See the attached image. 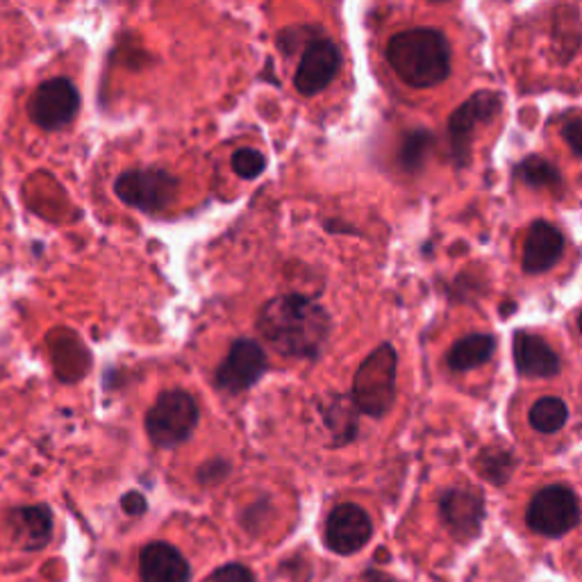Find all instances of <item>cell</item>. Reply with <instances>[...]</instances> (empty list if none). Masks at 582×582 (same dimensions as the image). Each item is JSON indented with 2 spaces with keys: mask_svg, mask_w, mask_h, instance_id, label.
Segmentation results:
<instances>
[{
  "mask_svg": "<svg viewBox=\"0 0 582 582\" xmlns=\"http://www.w3.org/2000/svg\"><path fill=\"white\" fill-rule=\"evenodd\" d=\"M257 330L281 356L313 360L330 337V317L317 300L285 294L262 307Z\"/></svg>",
  "mask_w": 582,
  "mask_h": 582,
  "instance_id": "cell-1",
  "label": "cell"
},
{
  "mask_svg": "<svg viewBox=\"0 0 582 582\" xmlns=\"http://www.w3.org/2000/svg\"><path fill=\"white\" fill-rule=\"evenodd\" d=\"M384 57L401 81L414 89L437 87L451 75V46L446 36L433 28L394 34Z\"/></svg>",
  "mask_w": 582,
  "mask_h": 582,
  "instance_id": "cell-2",
  "label": "cell"
},
{
  "mask_svg": "<svg viewBox=\"0 0 582 582\" xmlns=\"http://www.w3.org/2000/svg\"><path fill=\"white\" fill-rule=\"evenodd\" d=\"M180 178L162 167L126 169L114 180V193L124 205L141 214H160L173 205Z\"/></svg>",
  "mask_w": 582,
  "mask_h": 582,
  "instance_id": "cell-3",
  "label": "cell"
},
{
  "mask_svg": "<svg viewBox=\"0 0 582 582\" xmlns=\"http://www.w3.org/2000/svg\"><path fill=\"white\" fill-rule=\"evenodd\" d=\"M396 351L390 343L378 346L360 364L353 380V401L369 416H384L396 399Z\"/></svg>",
  "mask_w": 582,
  "mask_h": 582,
  "instance_id": "cell-4",
  "label": "cell"
},
{
  "mask_svg": "<svg viewBox=\"0 0 582 582\" xmlns=\"http://www.w3.org/2000/svg\"><path fill=\"white\" fill-rule=\"evenodd\" d=\"M83 109V96L66 75H55L39 83L25 103L28 119L44 133L66 130Z\"/></svg>",
  "mask_w": 582,
  "mask_h": 582,
  "instance_id": "cell-5",
  "label": "cell"
},
{
  "mask_svg": "<svg viewBox=\"0 0 582 582\" xmlns=\"http://www.w3.org/2000/svg\"><path fill=\"white\" fill-rule=\"evenodd\" d=\"M199 425V405L184 390L162 392L146 414V433L160 448L184 444Z\"/></svg>",
  "mask_w": 582,
  "mask_h": 582,
  "instance_id": "cell-6",
  "label": "cell"
},
{
  "mask_svg": "<svg viewBox=\"0 0 582 582\" xmlns=\"http://www.w3.org/2000/svg\"><path fill=\"white\" fill-rule=\"evenodd\" d=\"M341 51L330 36L315 34L300 51L294 73V89L303 98H315L326 92L341 71Z\"/></svg>",
  "mask_w": 582,
  "mask_h": 582,
  "instance_id": "cell-7",
  "label": "cell"
},
{
  "mask_svg": "<svg viewBox=\"0 0 582 582\" xmlns=\"http://www.w3.org/2000/svg\"><path fill=\"white\" fill-rule=\"evenodd\" d=\"M526 521L537 535L562 537L580 523V502L569 487L551 485L530 500Z\"/></svg>",
  "mask_w": 582,
  "mask_h": 582,
  "instance_id": "cell-8",
  "label": "cell"
},
{
  "mask_svg": "<svg viewBox=\"0 0 582 582\" xmlns=\"http://www.w3.org/2000/svg\"><path fill=\"white\" fill-rule=\"evenodd\" d=\"M502 98L496 92L483 89L474 94L467 103H462L448 119V139H451V150H453V160L455 165L464 167L469 162V152H472V139L474 133L496 119L500 112Z\"/></svg>",
  "mask_w": 582,
  "mask_h": 582,
  "instance_id": "cell-9",
  "label": "cell"
},
{
  "mask_svg": "<svg viewBox=\"0 0 582 582\" xmlns=\"http://www.w3.org/2000/svg\"><path fill=\"white\" fill-rule=\"evenodd\" d=\"M268 360L262 346L253 339H237L230 346L227 356L219 364L214 380L216 387L227 394H242L253 387L266 371Z\"/></svg>",
  "mask_w": 582,
  "mask_h": 582,
  "instance_id": "cell-10",
  "label": "cell"
},
{
  "mask_svg": "<svg viewBox=\"0 0 582 582\" xmlns=\"http://www.w3.org/2000/svg\"><path fill=\"white\" fill-rule=\"evenodd\" d=\"M373 523L356 502H341L326 523V547L337 555H353L369 544Z\"/></svg>",
  "mask_w": 582,
  "mask_h": 582,
  "instance_id": "cell-11",
  "label": "cell"
},
{
  "mask_svg": "<svg viewBox=\"0 0 582 582\" xmlns=\"http://www.w3.org/2000/svg\"><path fill=\"white\" fill-rule=\"evenodd\" d=\"M440 512H442L446 528L455 537L472 539L480 530V523L485 517V502L476 489L455 487L442 496Z\"/></svg>",
  "mask_w": 582,
  "mask_h": 582,
  "instance_id": "cell-12",
  "label": "cell"
},
{
  "mask_svg": "<svg viewBox=\"0 0 582 582\" xmlns=\"http://www.w3.org/2000/svg\"><path fill=\"white\" fill-rule=\"evenodd\" d=\"M564 253L562 232L549 221H535L523 244V271L526 274H544L553 268Z\"/></svg>",
  "mask_w": 582,
  "mask_h": 582,
  "instance_id": "cell-13",
  "label": "cell"
},
{
  "mask_svg": "<svg viewBox=\"0 0 582 582\" xmlns=\"http://www.w3.org/2000/svg\"><path fill=\"white\" fill-rule=\"evenodd\" d=\"M139 578L141 582H189L191 569L176 547L152 541L139 553Z\"/></svg>",
  "mask_w": 582,
  "mask_h": 582,
  "instance_id": "cell-14",
  "label": "cell"
},
{
  "mask_svg": "<svg viewBox=\"0 0 582 582\" xmlns=\"http://www.w3.org/2000/svg\"><path fill=\"white\" fill-rule=\"evenodd\" d=\"M12 541L23 551L44 549L53 535V512L46 506L17 508L8 515Z\"/></svg>",
  "mask_w": 582,
  "mask_h": 582,
  "instance_id": "cell-15",
  "label": "cell"
},
{
  "mask_svg": "<svg viewBox=\"0 0 582 582\" xmlns=\"http://www.w3.org/2000/svg\"><path fill=\"white\" fill-rule=\"evenodd\" d=\"M515 362L517 369L528 378H553L560 373V358L547 339L530 332H517L515 337Z\"/></svg>",
  "mask_w": 582,
  "mask_h": 582,
  "instance_id": "cell-16",
  "label": "cell"
},
{
  "mask_svg": "<svg viewBox=\"0 0 582 582\" xmlns=\"http://www.w3.org/2000/svg\"><path fill=\"white\" fill-rule=\"evenodd\" d=\"M496 348V339L491 335H469L453 343L448 351V367L453 371H472L483 367Z\"/></svg>",
  "mask_w": 582,
  "mask_h": 582,
  "instance_id": "cell-17",
  "label": "cell"
},
{
  "mask_svg": "<svg viewBox=\"0 0 582 582\" xmlns=\"http://www.w3.org/2000/svg\"><path fill=\"white\" fill-rule=\"evenodd\" d=\"M528 421L532 428L537 433H547V435H553L558 431H562L567 421H569V408L564 405L562 399H555V396H547L541 399L532 405L530 414H528Z\"/></svg>",
  "mask_w": 582,
  "mask_h": 582,
  "instance_id": "cell-18",
  "label": "cell"
},
{
  "mask_svg": "<svg viewBox=\"0 0 582 582\" xmlns=\"http://www.w3.org/2000/svg\"><path fill=\"white\" fill-rule=\"evenodd\" d=\"M433 148V135L428 130H412L403 137L401 148H399V167L408 173H414L423 167L425 158Z\"/></svg>",
  "mask_w": 582,
  "mask_h": 582,
  "instance_id": "cell-19",
  "label": "cell"
},
{
  "mask_svg": "<svg viewBox=\"0 0 582 582\" xmlns=\"http://www.w3.org/2000/svg\"><path fill=\"white\" fill-rule=\"evenodd\" d=\"M517 178L535 189H560L562 187L560 171L549 160L537 158V155L526 158L517 167Z\"/></svg>",
  "mask_w": 582,
  "mask_h": 582,
  "instance_id": "cell-20",
  "label": "cell"
},
{
  "mask_svg": "<svg viewBox=\"0 0 582 582\" xmlns=\"http://www.w3.org/2000/svg\"><path fill=\"white\" fill-rule=\"evenodd\" d=\"M478 469L494 485H502L512 476V469H515L512 453L502 451V448H487L478 459Z\"/></svg>",
  "mask_w": 582,
  "mask_h": 582,
  "instance_id": "cell-21",
  "label": "cell"
},
{
  "mask_svg": "<svg viewBox=\"0 0 582 582\" xmlns=\"http://www.w3.org/2000/svg\"><path fill=\"white\" fill-rule=\"evenodd\" d=\"M326 423H328V428L337 435V442H351L358 428L353 408L346 399H337V403L326 410Z\"/></svg>",
  "mask_w": 582,
  "mask_h": 582,
  "instance_id": "cell-22",
  "label": "cell"
},
{
  "mask_svg": "<svg viewBox=\"0 0 582 582\" xmlns=\"http://www.w3.org/2000/svg\"><path fill=\"white\" fill-rule=\"evenodd\" d=\"M230 167L232 171H235L237 178L251 182V180H257L266 171V155L257 148L244 146L230 155Z\"/></svg>",
  "mask_w": 582,
  "mask_h": 582,
  "instance_id": "cell-23",
  "label": "cell"
},
{
  "mask_svg": "<svg viewBox=\"0 0 582 582\" xmlns=\"http://www.w3.org/2000/svg\"><path fill=\"white\" fill-rule=\"evenodd\" d=\"M315 34H317V28L313 25H289L278 34L276 44L287 57H294L309 42V36H315Z\"/></svg>",
  "mask_w": 582,
  "mask_h": 582,
  "instance_id": "cell-24",
  "label": "cell"
},
{
  "mask_svg": "<svg viewBox=\"0 0 582 582\" xmlns=\"http://www.w3.org/2000/svg\"><path fill=\"white\" fill-rule=\"evenodd\" d=\"M210 582H255V575L244 564H225L214 571Z\"/></svg>",
  "mask_w": 582,
  "mask_h": 582,
  "instance_id": "cell-25",
  "label": "cell"
},
{
  "mask_svg": "<svg viewBox=\"0 0 582 582\" xmlns=\"http://www.w3.org/2000/svg\"><path fill=\"white\" fill-rule=\"evenodd\" d=\"M562 137L569 144V148L573 150V155L582 158V114H575V116H571L569 121H564Z\"/></svg>",
  "mask_w": 582,
  "mask_h": 582,
  "instance_id": "cell-26",
  "label": "cell"
},
{
  "mask_svg": "<svg viewBox=\"0 0 582 582\" xmlns=\"http://www.w3.org/2000/svg\"><path fill=\"white\" fill-rule=\"evenodd\" d=\"M121 508H124V512L126 515H130V517H139V515H144L146 512V498L141 496V494H137V491H128L124 498H121Z\"/></svg>",
  "mask_w": 582,
  "mask_h": 582,
  "instance_id": "cell-27",
  "label": "cell"
},
{
  "mask_svg": "<svg viewBox=\"0 0 582 582\" xmlns=\"http://www.w3.org/2000/svg\"><path fill=\"white\" fill-rule=\"evenodd\" d=\"M362 582H394L387 573H380V571H367Z\"/></svg>",
  "mask_w": 582,
  "mask_h": 582,
  "instance_id": "cell-28",
  "label": "cell"
},
{
  "mask_svg": "<svg viewBox=\"0 0 582 582\" xmlns=\"http://www.w3.org/2000/svg\"><path fill=\"white\" fill-rule=\"evenodd\" d=\"M578 328H580V332H582V315L578 317Z\"/></svg>",
  "mask_w": 582,
  "mask_h": 582,
  "instance_id": "cell-29",
  "label": "cell"
},
{
  "mask_svg": "<svg viewBox=\"0 0 582 582\" xmlns=\"http://www.w3.org/2000/svg\"><path fill=\"white\" fill-rule=\"evenodd\" d=\"M440 3H442V0H440Z\"/></svg>",
  "mask_w": 582,
  "mask_h": 582,
  "instance_id": "cell-30",
  "label": "cell"
}]
</instances>
